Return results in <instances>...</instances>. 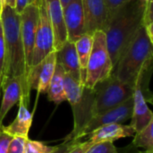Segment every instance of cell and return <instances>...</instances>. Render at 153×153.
I'll list each match as a JSON object with an SVG mask.
<instances>
[{"label": "cell", "mask_w": 153, "mask_h": 153, "mask_svg": "<svg viewBox=\"0 0 153 153\" xmlns=\"http://www.w3.org/2000/svg\"><path fill=\"white\" fill-rule=\"evenodd\" d=\"M13 137L8 134L4 133L2 129L0 131V153H6L9 143Z\"/></svg>", "instance_id": "obj_28"}, {"label": "cell", "mask_w": 153, "mask_h": 153, "mask_svg": "<svg viewBox=\"0 0 153 153\" xmlns=\"http://www.w3.org/2000/svg\"><path fill=\"white\" fill-rule=\"evenodd\" d=\"M30 4H39V0H29Z\"/></svg>", "instance_id": "obj_34"}, {"label": "cell", "mask_w": 153, "mask_h": 153, "mask_svg": "<svg viewBox=\"0 0 153 153\" xmlns=\"http://www.w3.org/2000/svg\"><path fill=\"white\" fill-rule=\"evenodd\" d=\"M56 63L63 67L66 74L83 84L81 77V69L76 48L74 42L66 41L57 51H56Z\"/></svg>", "instance_id": "obj_15"}, {"label": "cell", "mask_w": 153, "mask_h": 153, "mask_svg": "<svg viewBox=\"0 0 153 153\" xmlns=\"http://www.w3.org/2000/svg\"><path fill=\"white\" fill-rule=\"evenodd\" d=\"M45 4L54 32V49L57 51L67 41L63 6L60 0H45Z\"/></svg>", "instance_id": "obj_13"}, {"label": "cell", "mask_w": 153, "mask_h": 153, "mask_svg": "<svg viewBox=\"0 0 153 153\" xmlns=\"http://www.w3.org/2000/svg\"><path fill=\"white\" fill-rule=\"evenodd\" d=\"M28 4H30L29 0H15V5L13 9L18 14H20L26 8Z\"/></svg>", "instance_id": "obj_30"}, {"label": "cell", "mask_w": 153, "mask_h": 153, "mask_svg": "<svg viewBox=\"0 0 153 153\" xmlns=\"http://www.w3.org/2000/svg\"><path fill=\"white\" fill-rule=\"evenodd\" d=\"M64 87L65 100L71 105L74 117V128L64 142L81 140L82 131L93 117L94 91L86 88L66 73L64 76Z\"/></svg>", "instance_id": "obj_4"}, {"label": "cell", "mask_w": 153, "mask_h": 153, "mask_svg": "<svg viewBox=\"0 0 153 153\" xmlns=\"http://www.w3.org/2000/svg\"><path fill=\"white\" fill-rule=\"evenodd\" d=\"M92 36V48L87 64L84 81V86L91 90H93L100 82L108 78L114 68L108 50L105 32L96 30Z\"/></svg>", "instance_id": "obj_5"}, {"label": "cell", "mask_w": 153, "mask_h": 153, "mask_svg": "<svg viewBox=\"0 0 153 153\" xmlns=\"http://www.w3.org/2000/svg\"><path fill=\"white\" fill-rule=\"evenodd\" d=\"M80 142L81 140H71V141L64 142L62 144H59L56 150L54 151L52 153H67L73 148H74Z\"/></svg>", "instance_id": "obj_27"}, {"label": "cell", "mask_w": 153, "mask_h": 153, "mask_svg": "<svg viewBox=\"0 0 153 153\" xmlns=\"http://www.w3.org/2000/svg\"><path fill=\"white\" fill-rule=\"evenodd\" d=\"M85 153H119L111 142H100L92 144Z\"/></svg>", "instance_id": "obj_23"}, {"label": "cell", "mask_w": 153, "mask_h": 153, "mask_svg": "<svg viewBox=\"0 0 153 153\" xmlns=\"http://www.w3.org/2000/svg\"><path fill=\"white\" fill-rule=\"evenodd\" d=\"M118 152L119 153H143V152H142V151H139V149L135 148V147H134V146H133V144L131 143L129 146L126 147L125 149L120 150V152H119V150H118Z\"/></svg>", "instance_id": "obj_31"}, {"label": "cell", "mask_w": 153, "mask_h": 153, "mask_svg": "<svg viewBox=\"0 0 153 153\" xmlns=\"http://www.w3.org/2000/svg\"><path fill=\"white\" fill-rule=\"evenodd\" d=\"M133 99L134 105L130 126H132L136 133L143 129L150 122L153 121V114L148 107L147 101L139 86L134 87Z\"/></svg>", "instance_id": "obj_16"}, {"label": "cell", "mask_w": 153, "mask_h": 153, "mask_svg": "<svg viewBox=\"0 0 153 153\" xmlns=\"http://www.w3.org/2000/svg\"><path fill=\"white\" fill-rule=\"evenodd\" d=\"M0 20L3 26L5 48L4 66L0 80V89L8 80L14 77L20 78L22 91L20 100L28 107L31 90L28 85L26 77L24 48L20 30V14L13 8L4 5L0 13Z\"/></svg>", "instance_id": "obj_1"}, {"label": "cell", "mask_w": 153, "mask_h": 153, "mask_svg": "<svg viewBox=\"0 0 153 153\" xmlns=\"http://www.w3.org/2000/svg\"><path fill=\"white\" fill-rule=\"evenodd\" d=\"M65 70L63 67L56 63L55 73L49 83L47 94L48 100L54 102L55 104L58 105L64 101H65V87H64V76H65Z\"/></svg>", "instance_id": "obj_19"}, {"label": "cell", "mask_w": 153, "mask_h": 153, "mask_svg": "<svg viewBox=\"0 0 153 153\" xmlns=\"http://www.w3.org/2000/svg\"><path fill=\"white\" fill-rule=\"evenodd\" d=\"M134 134L135 131L130 125L126 126L123 124H109L102 126L92 131L88 135L87 140L92 143L100 142L114 143L121 138L134 136Z\"/></svg>", "instance_id": "obj_14"}, {"label": "cell", "mask_w": 153, "mask_h": 153, "mask_svg": "<svg viewBox=\"0 0 153 153\" xmlns=\"http://www.w3.org/2000/svg\"><path fill=\"white\" fill-rule=\"evenodd\" d=\"M3 4L10 6L12 8H14L15 5V0H3Z\"/></svg>", "instance_id": "obj_32"}, {"label": "cell", "mask_w": 153, "mask_h": 153, "mask_svg": "<svg viewBox=\"0 0 153 153\" xmlns=\"http://www.w3.org/2000/svg\"><path fill=\"white\" fill-rule=\"evenodd\" d=\"M4 7V4H3V0H0V13L2 12V9Z\"/></svg>", "instance_id": "obj_35"}, {"label": "cell", "mask_w": 153, "mask_h": 153, "mask_svg": "<svg viewBox=\"0 0 153 153\" xmlns=\"http://www.w3.org/2000/svg\"><path fill=\"white\" fill-rule=\"evenodd\" d=\"M72 0H60V2H61V4H62V6H63V8L64 7H65L70 2H71Z\"/></svg>", "instance_id": "obj_33"}, {"label": "cell", "mask_w": 153, "mask_h": 153, "mask_svg": "<svg viewBox=\"0 0 153 153\" xmlns=\"http://www.w3.org/2000/svg\"><path fill=\"white\" fill-rule=\"evenodd\" d=\"M2 126H1V125H0V131H1V129H2Z\"/></svg>", "instance_id": "obj_37"}, {"label": "cell", "mask_w": 153, "mask_h": 153, "mask_svg": "<svg viewBox=\"0 0 153 153\" xmlns=\"http://www.w3.org/2000/svg\"><path fill=\"white\" fill-rule=\"evenodd\" d=\"M153 121L150 122L147 126L134 134L133 146L135 148H143L146 151H153Z\"/></svg>", "instance_id": "obj_21"}, {"label": "cell", "mask_w": 153, "mask_h": 153, "mask_svg": "<svg viewBox=\"0 0 153 153\" xmlns=\"http://www.w3.org/2000/svg\"><path fill=\"white\" fill-rule=\"evenodd\" d=\"M143 26L145 28L149 37L153 40V21H152V1L146 2V7L143 18Z\"/></svg>", "instance_id": "obj_24"}, {"label": "cell", "mask_w": 153, "mask_h": 153, "mask_svg": "<svg viewBox=\"0 0 153 153\" xmlns=\"http://www.w3.org/2000/svg\"><path fill=\"white\" fill-rule=\"evenodd\" d=\"M129 1L131 0H105L107 12H108L107 22L120 7H122L124 4H126Z\"/></svg>", "instance_id": "obj_26"}, {"label": "cell", "mask_w": 153, "mask_h": 153, "mask_svg": "<svg viewBox=\"0 0 153 153\" xmlns=\"http://www.w3.org/2000/svg\"><path fill=\"white\" fill-rule=\"evenodd\" d=\"M142 1H144V2H149V1H152V0H142Z\"/></svg>", "instance_id": "obj_36"}, {"label": "cell", "mask_w": 153, "mask_h": 153, "mask_svg": "<svg viewBox=\"0 0 153 153\" xmlns=\"http://www.w3.org/2000/svg\"><path fill=\"white\" fill-rule=\"evenodd\" d=\"M56 65V51H52L38 65L31 66L27 74V82L30 89L36 90L38 93H47L55 73Z\"/></svg>", "instance_id": "obj_10"}, {"label": "cell", "mask_w": 153, "mask_h": 153, "mask_svg": "<svg viewBox=\"0 0 153 153\" xmlns=\"http://www.w3.org/2000/svg\"><path fill=\"white\" fill-rule=\"evenodd\" d=\"M93 116L115 108L134 95V88L114 75L100 82L93 88Z\"/></svg>", "instance_id": "obj_6"}, {"label": "cell", "mask_w": 153, "mask_h": 153, "mask_svg": "<svg viewBox=\"0 0 153 153\" xmlns=\"http://www.w3.org/2000/svg\"><path fill=\"white\" fill-rule=\"evenodd\" d=\"M19 109L14 120L7 126H2V130L12 137L29 138V132L32 125L33 117L28 110V107L19 100Z\"/></svg>", "instance_id": "obj_17"}, {"label": "cell", "mask_w": 153, "mask_h": 153, "mask_svg": "<svg viewBox=\"0 0 153 153\" xmlns=\"http://www.w3.org/2000/svg\"><path fill=\"white\" fill-rule=\"evenodd\" d=\"M3 91V100L0 106V125L10 111V109L19 102L20 99L22 98V85H21V79L18 77L12 78L8 80L1 88Z\"/></svg>", "instance_id": "obj_18"}, {"label": "cell", "mask_w": 153, "mask_h": 153, "mask_svg": "<svg viewBox=\"0 0 153 153\" xmlns=\"http://www.w3.org/2000/svg\"><path fill=\"white\" fill-rule=\"evenodd\" d=\"M92 42H93V36L92 34H90V33L83 34L78 40L74 42L78 59H79V64H80L82 82L83 85H84V81H85L87 64H88L91 48H92Z\"/></svg>", "instance_id": "obj_20"}, {"label": "cell", "mask_w": 153, "mask_h": 153, "mask_svg": "<svg viewBox=\"0 0 153 153\" xmlns=\"http://www.w3.org/2000/svg\"><path fill=\"white\" fill-rule=\"evenodd\" d=\"M92 144H94V143H92L91 142H90L89 140H86V141H84V142H80V143H78V144L74 147V148H73L71 151H69L67 153H85L86 152V151L92 145Z\"/></svg>", "instance_id": "obj_29"}, {"label": "cell", "mask_w": 153, "mask_h": 153, "mask_svg": "<svg viewBox=\"0 0 153 153\" xmlns=\"http://www.w3.org/2000/svg\"><path fill=\"white\" fill-rule=\"evenodd\" d=\"M57 146H48L42 142L27 138L25 141V153H52L56 150Z\"/></svg>", "instance_id": "obj_22"}, {"label": "cell", "mask_w": 153, "mask_h": 153, "mask_svg": "<svg viewBox=\"0 0 153 153\" xmlns=\"http://www.w3.org/2000/svg\"><path fill=\"white\" fill-rule=\"evenodd\" d=\"M39 20L35 44L31 56V66L38 65L54 49V32L48 17L45 0L39 1ZM30 66V67H31Z\"/></svg>", "instance_id": "obj_7"}, {"label": "cell", "mask_w": 153, "mask_h": 153, "mask_svg": "<svg viewBox=\"0 0 153 153\" xmlns=\"http://www.w3.org/2000/svg\"><path fill=\"white\" fill-rule=\"evenodd\" d=\"M152 42L142 26L114 66L112 75L134 88L143 73L152 67Z\"/></svg>", "instance_id": "obj_3"}, {"label": "cell", "mask_w": 153, "mask_h": 153, "mask_svg": "<svg viewBox=\"0 0 153 153\" xmlns=\"http://www.w3.org/2000/svg\"><path fill=\"white\" fill-rule=\"evenodd\" d=\"M133 97L121 103L120 105L108 109L102 113L93 116L80 134V139L88 136L95 129L109 124H123L131 119L133 113Z\"/></svg>", "instance_id": "obj_9"}, {"label": "cell", "mask_w": 153, "mask_h": 153, "mask_svg": "<svg viewBox=\"0 0 153 153\" xmlns=\"http://www.w3.org/2000/svg\"><path fill=\"white\" fill-rule=\"evenodd\" d=\"M27 138L13 137L6 153H25V141Z\"/></svg>", "instance_id": "obj_25"}, {"label": "cell", "mask_w": 153, "mask_h": 153, "mask_svg": "<svg viewBox=\"0 0 153 153\" xmlns=\"http://www.w3.org/2000/svg\"><path fill=\"white\" fill-rule=\"evenodd\" d=\"M145 7L146 2L131 0L120 7L108 21L103 31L113 66L143 26Z\"/></svg>", "instance_id": "obj_2"}, {"label": "cell", "mask_w": 153, "mask_h": 153, "mask_svg": "<svg viewBox=\"0 0 153 153\" xmlns=\"http://www.w3.org/2000/svg\"><path fill=\"white\" fill-rule=\"evenodd\" d=\"M0 91H1V89H0Z\"/></svg>", "instance_id": "obj_38"}, {"label": "cell", "mask_w": 153, "mask_h": 153, "mask_svg": "<svg viewBox=\"0 0 153 153\" xmlns=\"http://www.w3.org/2000/svg\"><path fill=\"white\" fill-rule=\"evenodd\" d=\"M63 14L67 41L74 43L83 34L87 33L82 0H72L63 8Z\"/></svg>", "instance_id": "obj_11"}, {"label": "cell", "mask_w": 153, "mask_h": 153, "mask_svg": "<svg viewBox=\"0 0 153 153\" xmlns=\"http://www.w3.org/2000/svg\"><path fill=\"white\" fill-rule=\"evenodd\" d=\"M82 3L86 32L93 34L96 30H104L108 18L105 0H82Z\"/></svg>", "instance_id": "obj_12"}, {"label": "cell", "mask_w": 153, "mask_h": 153, "mask_svg": "<svg viewBox=\"0 0 153 153\" xmlns=\"http://www.w3.org/2000/svg\"><path fill=\"white\" fill-rule=\"evenodd\" d=\"M39 20V6L30 4L20 13V30L22 40L24 48L26 77L31 66V56L35 44L37 25Z\"/></svg>", "instance_id": "obj_8"}]
</instances>
